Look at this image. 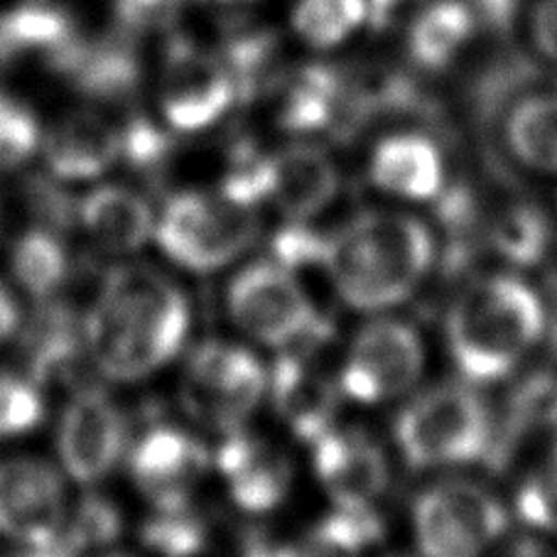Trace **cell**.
I'll list each match as a JSON object with an SVG mask.
<instances>
[{
	"label": "cell",
	"mask_w": 557,
	"mask_h": 557,
	"mask_svg": "<svg viewBox=\"0 0 557 557\" xmlns=\"http://www.w3.org/2000/svg\"><path fill=\"white\" fill-rule=\"evenodd\" d=\"M494 422L472 381H445L418 393L398 412L393 435L412 469H449L486 459Z\"/></svg>",
	"instance_id": "4"
},
{
	"label": "cell",
	"mask_w": 557,
	"mask_h": 557,
	"mask_svg": "<svg viewBox=\"0 0 557 557\" xmlns=\"http://www.w3.org/2000/svg\"><path fill=\"white\" fill-rule=\"evenodd\" d=\"M143 543L160 557H197L207 547V523L189 508L162 511L143 528Z\"/></svg>",
	"instance_id": "32"
},
{
	"label": "cell",
	"mask_w": 557,
	"mask_h": 557,
	"mask_svg": "<svg viewBox=\"0 0 557 557\" xmlns=\"http://www.w3.org/2000/svg\"><path fill=\"white\" fill-rule=\"evenodd\" d=\"M531 37L545 60L557 62V0H535L531 11Z\"/></svg>",
	"instance_id": "40"
},
{
	"label": "cell",
	"mask_w": 557,
	"mask_h": 557,
	"mask_svg": "<svg viewBox=\"0 0 557 557\" xmlns=\"http://www.w3.org/2000/svg\"><path fill=\"white\" fill-rule=\"evenodd\" d=\"M64 528V486L40 459L0 462V533L21 545L47 543Z\"/></svg>",
	"instance_id": "14"
},
{
	"label": "cell",
	"mask_w": 557,
	"mask_h": 557,
	"mask_svg": "<svg viewBox=\"0 0 557 557\" xmlns=\"http://www.w3.org/2000/svg\"><path fill=\"white\" fill-rule=\"evenodd\" d=\"M79 219L94 242L113 253L133 251L152 232L148 201L116 185L94 189L79 205Z\"/></svg>",
	"instance_id": "24"
},
{
	"label": "cell",
	"mask_w": 557,
	"mask_h": 557,
	"mask_svg": "<svg viewBox=\"0 0 557 557\" xmlns=\"http://www.w3.org/2000/svg\"><path fill=\"white\" fill-rule=\"evenodd\" d=\"M545 332V307L523 277L482 275L449 305L447 349L467 381L494 383L521 367Z\"/></svg>",
	"instance_id": "3"
},
{
	"label": "cell",
	"mask_w": 557,
	"mask_h": 557,
	"mask_svg": "<svg viewBox=\"0 0 557 557\" xmlns=\"http://www.w3.org/2000/svg\"><path fill=\"white\" fill-rule=\"evenodd\" d=\"M170 140L146 116H131L121 128V156L140 175H158L170 158Z\"/></svg>",
	"instance_id": "34"
},
{
	"label": "cell",
	"mask_w": 557,
	"mask_h": 557,
	"mask_svg": "<svg viewBox=\"0 0 557 557\" xmlns=\"http://www.w3.org/2000/svg\"><path fill=\"white\" fill-rule=\"evenodd\" d=\"M369 175L386 195L408 201L437 199L447 187L445 152L428 133H391L373 148Z\"/></svg>",
	"instance_id": "18"
},
{
	"label": "cell",
	"mask_w": 557,
	"mask_h": 557,
	"mask_svg": "<svg viewBox=\"0 0 557 557\" xmlns=\"http://www.w3.org/2000/svg\"><path fill=\"white\" fill-rule=\"evenodd\" d=\"M103 557H126V555H103Z\"/></svg>",
	"instance_id": "46"
},
{
	"label": "cell",
	"mask_w": 557,
	"mask_h": 557,
	"mask_svg": "<svg viewBox=\"0 0 557 557\" xmlns=\"http://www.w3.org/2000/svg\"><path fill=\"white\" fill-rule=\"evenodd\" d=\"M121 21L128 27L168 25L185 0H116Z\"/></svg>",
	"instance_id": "39"
},
{
	"label": "cell",
	"mask_w": 557,
	"mask_h": 557,
	"mask_svg": "<svg viewBox=\"0 0 557 557\" xmlns=\"http://www.w3.org/2000/svg\"><path fill=\"white\" fill-rule=\"evenodd\" d=\"M482 27L472 0H422L406 27V54L412 70L440 74L453 66Z\"/></svg>",
	"instance_id": "19"
},
{
	"label": "cell",
	"mask_w": 557,
	"mask_h": 557,
	"mask_svg": "<svg viewBox=\"0 0 557 557\" xmlns=\"http://www.w3.org/2000/svg\"><path fill=\"white\" fill-rule=\"evenodd\" d=\"M234 504L248 513H268L281 506L293 486V462L261 437L234 430L216 455Z\"/></svg>",
	"instance_id": "17"
},
{
	"label": "cell",
	"mask_w": 557,
	"mask_h": 557,
	"mask_svg": "<svg viewBox=\"0 0 557 557\" xmlns=\"http://www.w3.org/2000/svg\"><path fill=\"white\" fill-rule=\"evenodd\" d=\"M199 3H205L209 11H214L224 25L242 27L246 23L244 13H248V8H251L256 0H199Z\"/></svg>",
	"instance_id": "42"
},
{
	"label": "cell",
	"mask_w": 557,
	"mask_h": 557,
	"mask_svg": "<svg viewBox=\"0 0 557 557\" xmlns=\"http://www.w3.org/2000/svg\"><path fill=\"white\" fill-rule=\"evenodd\" d=\"M82 550L74 545V541L62 528L52 541L35 543V545H21V550H15L11 557H79Z\"/></svg>",
	"instance_id": "41"
},
{
	"label": "cell",
	"mask_w": 557,
	"mask_h": 557,
	"mask_svg": "<svg viewBox=\"0 0 557 557\" xmlns=\"http://www.w3.org/2000/svg\"><path fill=\"white\" fill-rule=\"evenodd\" d=\"M17 109H21V103H15L13 99H8V96L0 94V131H3L5 123L15 116Z\"/></svg>",
	"instance_id": "45"
},
{
	"label": "cell",
	"mask_w": 557,
	"mask_h": 557,
	"mask_svg": "<svg viewBox=\"0 0 557 557\" xmlns=\"http://www.w3.org/2000/svg\"><path fill=\"white\" fill-rule=\"evenodd\" d=\"M498 496L469 479L428 486L412 506V533L422 557H482L506 533Z\"/></svg>",
	"instance_id": "7"
},
{
	"label": "cell",
	"mask_w": 557,
	"mask_h": 557,
	"mask_svg": "<svg viewBox=\"0 0 557 557\" xmlns=\"http://www.w3.org/2000/svg\"><path fill=\"white\" fill-rule=\"evenodd\" d=\"M13 273L33 297H50L66 281L70 263L60 238L50 228L27 232L13 248Z\"/></svg>",
	"instance_id": "30"
},
{
	"label": "cell",
	"mask_w": 557,
	"mask_h": 557,
	"mask_svg": "<svg viewBox=\"0 0 557 557\" xmlns=\"http://www.w3.org/2000/svg\"><path fill=\"white\" fill-rule=\"evenodd\" d=\"M435 258L437 242L425 221L373 209L324 236L320 268L354 310L383 312L418 290Z\"/></svg>",
	"instance_id": "2"
},
{
	"label": "cell",
	"mask_w": 557,
	"mask_h": 557,
	"mask_svg": "<svg viewBox=\"0 0 557 557\" xmlns=\"http://www.w3.org/2000/svg\"><path fill=\"white\" fill-rule=\"evenodd\" d=\"M25 199L30 205L33 214L42 221L45 228L54 234H62L72 228L74 219L79 216V209L74 207V199L62 187H57L52 180L33 175L25 182Z\"/></svg>",
	"instance_id": "36"
},
{
	"label": "cell",
	"mask_w": 557,
	"mask_h": 557,
	"mask_svg": "<svg viewBox=\"0 0 557 557\" xmlns=\"http://www.w3.org/2000/svg\"><path fill=\"white\" fill-rule=\"evenodd\" d=\"M337 195V162L314 143L295 140L265 156V199L297 224L320 214Z\"/></svg>",
	"instance_id": "16"
},
{
	"label": "cell",
	"mask_w": 557,
	"mask_h": 557,
	"mask_svg": "<svg viewBox=\"0 0 557 557\" xmlns=\"http://www.w3.org/2000/svg\"><path fill=\"white\" fill-rule=\"evenodd\" d=\"M82 42L66 15L50 8H21L0 17V62L25 54L47 57L57 72H64Z\"/></svg>",
	"instance_id": "25"
},
{
	"label": "cell",
	"mask_w": 557,
	"mask_h": 557,
	"mask_svg": "<svg viewBox=\"0 0 557 557\" xmlns=\"http://www.w3.org/2000/svg\"><path fill=\"white\" fill-rule=\"evenodd\" d=\"M37 138H40L37 121L25 106H21L15 116L5 123V128L0 131V170L15 168L30 158L37 148Z\"/></svg>",
	"instance_id": "37"
},
{
	"label": "cell",
	"mask_w": 557,
	"mask_h": 557,
	"mask_svg": "<svg viewBox=\"0 0 557 557\" xmlns=\"http://www.w3.org/2000/svg\"><path fill=\"white\" fill-rule=\"evenodd\" d=\"M425 369V347L408 322L383 317L369 322L349 344L339 371L347 398L367 406L388 403L416 386Z\"/></svg>",
	"instance_id": "9"
},
{
	"label": "cell",
	"mask_w": 557,
	"mask_h": 557,
	"mask_svg": "<svg viewBox=\"0 0 557 557\" xmlns=\"http://www.w3.org/2000/svg\"><path fill=\"white\" fill-rule=\"evenodd\" d=\"M547 435H557V376L543 371L528 376L511 393L502 425L494 422L486 462L504 469L525 445Z\"/></svg>",
	"instance_id": "23"
},
{
	"label": "cell",
	"mask_w": 557,
	"mask_h": 557,
	"mask_svg": "<svg viewBox=\"0 0 557 557\" xmlns=\"http://www.w3.org/2000/svg\"><path fill=\"white\" fill-rule=\"evenodd\" d=\"M25 361L37 386H79L86 376V354L72 307L47 302L35 312L25 337Z\"/></svg>",
	"instance_id": "20"
},
{
	"label": "cell",
	"mask_w": 557,
	"mask_h": 557,
	"mask_svg": "<svg viewBox=\"0 0 557 557\" xmlns=\"http://www.w3.org/2000/svg\"><path fill=\"white\" fill-rule=\"evenodd\" d=\"M207 467L209 457L205 445L175 428L150 430L131 455L138 488L160 511L189 508L191 494Z\"/></svg>",
	"instance_id": "15"
},
{
	"label": "cell",
	"mask_w": 557,
	"mask_h": 557,
	"mask_svg": "<svg viewBox=\"0 0 557 557\" xmlns=\"http://www.w3.org/2000/svg\"><path fill=\"white\" fill-rule=\"evenodd\" d=\"M45 406L33 383L0 371V437L30 432L42 422Z\"/></svg>",
	"instance_id": "33"
},
{
	"label": "cell",
	"mask_w": 557,
	"mask_h": 557,
	"mask_svg": "<svg viewBox=\"0 0 557 557\" xmlns=\"http://www.w3.org/2000/svg\"><path fill=\"white\" fill-rule=\"evenodd\" d=\"M369 25V0H295L290 27L312 50H334Z\"/></svg>",
	"instance_id": "28"
},
{
	"label": "cell",
	"mask_w": 557,
	"mask_h": 557,
	"mask_svg": "<svg viewBox=\"0 0 557 557\" xmlns=\"http://www.w3.org/2000/svg\"><path fill=\"white\" fill-rule=\"evenodd\" d=\"M234 324L253 342L275 349L326 342L332 326L281 261H256L234 275L226 295Z\"/></svg>",
	"instance_id": "6"
},
{
	"label": "cell",
	"mask_w": 557,
	"mask_h": 557,
	"mask_svg": "<svg viewBox=\"0 0 557 557\" xmlns=\"http://www.w3.org/2000/svg\"><path fill=\"white\" fill-rule=\"evenodd\" d=\"M64 74L72 76L76 89L94 99H123L136 89L140 70L126 45H82Z\"/></svg>",
	"instance_id": "29"
},
{
	"label": "cell",
	"mask_w": 557,
	"mask_h": 557,
	"mask_svg": "<svg viewBox=\"0 0 557 557\" xmlns=\"http://www.w3.org/2000/svg\"><path fill=\"white\" fill-rule=\"evenodd\" d=\"M17 326V305L13 302V297L3 290L0 285V344H3Z\"/></svg>",
	"instance_id": "44"
},
{
	"label": "cell",
	"mask_w": 557,
	"mask_h": 557,
	"mask_svg": "<svg viewBox=\"0 0 557 557\" xmlns=\"http://www.w3.org/2000/svg\"><path fill=\"white\" fill-rule=\"evenodd\" d=\"M45 158L57 177H96L121 158V128L99 113H72L52 128Z\"/></svg>",
	"instance_id": "22"
},
{
	"label": "cell",
	"mask_w": 557,
	"mask_h": 557,
	"mask_svg": "<svg viewBox=\"0 0 557 557\" xmlns=\"http://www.w3.org/2000/svg\"><path fill=\"white\" fill-rule=\"evenodd\" d=\"M312 467L334 506H373L391 482L386 449L359 428L334 425L314 440Z\"/></svg>",
	"instance_id": "13"
},
{
	"label": "cell",
	"mask_w": 557,
	"mask_h": 557,
	"mask_svg": "<svg viewBox=\"0 0 557 557\" xmlns=\"http://www.w3.org/2000/svg\"><path fill=\"white\" fill-rule=\"evenodd\" d=\"M347 121V79L342 66L312 64L283 82L277 123L287 133L344 131Z\"/></svg>",
	"instance_id": "21"
},
{
	"label": "cell",
	"mask_w": 557,
	"mask_h": 557,
	"mask_svg": "<svg viewBox=\"0 0 557 557\" xmlns=\"http://www.w3.org/2000/svg\"><path fill=\"white\" fill-rule=\"evenodd\" d=\"M504 140L523 168L557 175V94H525L506 113Z\"/></svg>",
	"instance_id": "26"
},
{
	"label": "cell",
	"mask_w": 557,
	"mask_h": 557,
	"mask_svg": "<svg viewBox=\"0 0 557 557\" xmlns=\"http://www.w3.org/2000/svg\"><path fill=\"white\" fill-rule=\"evenodd\" d=\"M265 391L268 373L253 351L207 342L189 357L182 400L199 422L234 432L261 406Z\"/></svg>",
	"instance_id": "8"
},
{
	"label": "cell",
	"mask_w": 557,
	"mask_h": 557,
	"mask_svg": "<svg viewBox=\"0 0 557 557\" xmlns=\"http://www.w3.org/2000/svg\"><path fill=\"white\" fill-rule=\"evenodd\" d=\"M123 518L119 508L113 506L109 498L103 496H86L76 506V513L72 523L64 528L66 535L72 537L74 545L82 553L91 550V547H101L116 541L121 535Z\"/></svg>",
	"instance_id": "35"
},
{
	"label": "cell",
	"mask_w": 557,
	"mask_h": 557,
	"mask_svg": "<svg viewBox=\"0 0 557 557\" xmlns=\"http://www.w3.org/2000/svg\"><path fill=\"white\" fill-rule=\"evenodd\" d=\"M128 430L121 410L101 388L82 386L66 406L57 447L76 482L91 484L113 472L126 449Z\"/></svg>",
	"instance_id": "12"
},
{
	"label": "cell",
	"mask_w": 557,
	"mask_h": 557,
	"mask_svg": "<svg viewBox=\"0 0 557 557\" xmlns=\"http://www.w3.org/2000/svg\"><path fill=\"white\" fill-rule=\"evenodd\" d=\"M236 99V82L224 57L189 40L170 45L162 66L160 106L172 128L197 133L214 126Z\"/></svg>",
	"instance_id": "10"
},
{
	"label": "cell",
	"mask_w": 557,
	"mask_h": 557,
	"mask_svg": "<svg viewBox=\"0 0 557 557\" xmlns=\"http://www.w3.org/2000/svg\"><path fill=\"white\" fill-rule=\"evenodd\" d=\"M261 234L256 205L216 191H185L170 199L158 242L172 261L195 273L219 271L242 258Z\"/></svg>",
	"instance_id": "5"
},
{
	"label": "cell",
	"mask_w": 557,
	"mask_h": 557,
	"mask_svg": "<svg viewBox=\"0 0 557 557\" xmlns=\"http://www.w3.org/2000/svg\"><path fill=\"white\" fill-rule=\"evenodd\" d=\"M516 511L523 523L557 535V445L518 486Z\"/></svg>",
	"instance_id": "31"
},
{
	"label": "cell",
	"mask_w": 557,
	"mask_h": 557,
	"mask_svg": "<svg viewBox=\"0 0 557 557\" xmlns=\"http://www.w3.org/2000/svg\"><path fill=\"white\" fill-rule=\"evenodd\" d=\"M189 307L180 287L148 265L111 271L86 317V342L96 367L113 381L148 376L182 349Z\"/></svg>",
	"instance_id": "1"
},
{
	"label": "cell",
	"mask_w": 557,
	"mask_h": 557,
	"mask_svg": "<svg viewBox=\"0 0 557 557\" xmlns=\"http://www.w3.org/2000/svg\"><path fill=\"white\" fill-rule=\"evenodd\" d=\"M496 557H557V550L537 541V537H518V541L508 543Z\"/></svg>",
	"instance_id": "43"
},
{
	"label": "cell",
	"mask_w": 557,
	"mask_h": 557,
	"mask_svg": "<svg viewBox=\"0 0 557 557\" xmlns=\"http://www.w3.org/2000/svg\"><path fill=\"white\" fill-rule=\"evenodd\" d=\"M363 553L357 547L342 541L339 535H334L317 523L314 531L300 537L297 543H290L285 547H275L273 557H361Z\"/></svg>",
	"instance_id": "38"
},
{
	"label": "cell",
	"mask_w": 557,
	"mask_h": 557,
	"mask_svg": "<svg viewBox=\"0 0 557 557\" xmlns=\"http://www.w3.org/2000/svg\"><path fill=\"white\" fill-rule=\"evenodd\" d=\"M550 221L531 201H511L486 224V242L494 251L518 268L537 265L550 248Z\"/></svg>",
	"instance_id": "27"
},
{
	"label": "cell",
	"mask_w": 557,
	"mask_h": 557,
	"mask_svg": "<svg viewBox=\"0 0 557 557\" xmlns=\"http://www.w3.org/2000/svg\"><path fill=\"white\" fill-rule=\"evenodd\" d=\"M322 347L324 342H310L281 349V359L275 361L268 376L275 412L297 440L310 442V445L334 428L344 396L339 379L334 381L314 361V351Z\"/></svg>",
	"instance_id": "11"
}]
</instances>
